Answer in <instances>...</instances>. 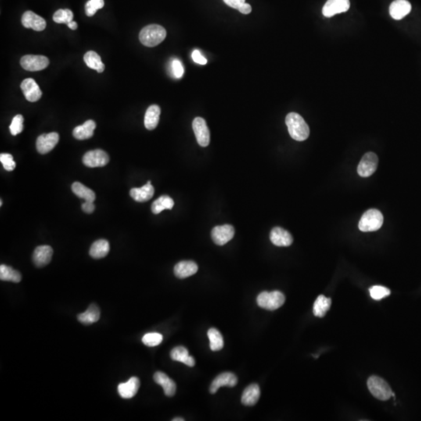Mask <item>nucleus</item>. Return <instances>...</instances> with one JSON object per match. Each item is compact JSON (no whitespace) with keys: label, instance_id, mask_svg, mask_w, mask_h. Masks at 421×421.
<instances>
[{"label":"nucleus","instance_id":"nucleus-1","mask_svg":"<svg viewBox=\"0 0 421 421\" xmlns=\"http://www.w3.org/2000/svg\"><path fill=\"white\" fill-rule=\"evenodd\" d=\"M286 123L289 135L295 141H303L308 138L310 128L305 120L298 113H289L286 116Z\"/></svg>","mask_w":421,"mask_h":421},{"label":"nucleus","instance_id":"nucleus-2","mask_svg":"<svg viewBox=\"0 0 421 421\" xmlns=\"http://www.w3.org/2000/svg\"><path fill=\"white\" fill-rule=\"evenodd\" d=\"M166 38V30L163 26L150 24L141 30L139 39L147 47L157 46Z\"/></svg>","mask_w":421,"mask_h":421},{"label":"nucleus","instance_id":"nucleus-3","mask_svg":"<svg viewBox=\"0 0 421 421\" xmlns=\"http://www.w3.org/2000/svg\"><path fill=\"white\" fill-rule=\"evenodd\" d=\"M368 387L372 396L382 401H386L392 396H394L389 384L380 377H370L368 380Z\"/></svg>","mask_w":421,"mask_h":421},{"label":"nucleus","instance_id":"nucleus-4","mask_svg":"<svg viewBox=\"0 0 421 421\" xmlns=\"http://www.w3.org/2000/svg\"><path fill=\"white\" fill-rule=\"evenodd\" d=\"M286 300L283 293L279 291L262 292L257 296V303L259 307L268 311H275L282 307Z\"/></svg>","mask_w":421,"mask_h":421},{"label":"nucleus","instance_id":"nucleus-5","mask_svg":"<svg viewBox=\"0 0 421 421\" xmlns=\"http://www.w3.org/2000/svg\"><path fill=\"white\" fill-rule=\"evenodd\" d=\"M383 221V215L380 210L370 209L361 217L359 222V228L362 232L377 231L382 227Z\"/></svg>","mask_w":421,"mask_h":421},{"label":"nucleus","instance_id":"nucleus-6","mask_svg":"<svg viewBox=\"0 0 421 421\" xmlns=\"http://www.w3.org/2000/svg\"><path fill=\"white\" fill-rule=\"evenodd\" d=\"M379 165V158L374 152L365 154L357 167V173L362 177H368L376 171Z\"/></svg>","mask_w":421,"mask_h":421},{"label":"nucleus","instance_id":"nucleus-7","mask_svg":"<svg viewBox=\"0 0 421 421\" xmlns=\"http://www.w3.org/2000/svg\"><path fill=\"white\" fill-rule=\"evenodd\" d=\"M49 64V60L44 55H26L20 59V65L27 71H40Z\"/></svg>","mask_w":421,"mask_h":421},{"label":"nucleus","instance_id":"nucleus-8","mask_svg":"<svg viewBox=\"0 0 421 421\" xmlns=\"http://www.w3.org/2000/svg\"><path fill=\"white\" fill-rule=\"evenodd\" d=\"M109 162V156L105 151L101 149L90 151L87 152L83 157V163L84 166L90 168L103 167Z\"/></svg>","mask_w":421,"mask_h":421},{"label":"nucleus","instance_id":"nucleus-9","mask_svg":"<svg viewBox=\"0 0 421 421\" xmlns=\"http://www.w3.org/2000/svg\"><path fill=\"white\" fill-rule=\"evenodd\" d=\"M193 130L199 145L202 147L209 146L210 143V131L206 120L202 117H196L193 121Z\"/></svg>","mask_w":421,"mask_h":421},{"label":"nucleus","instance_id":"nucleus-10","mask_svg":"<svg viewBox=\"0 0 421 421\" xmlns=\"http://www.w3.org/2000/svg\"><path fill=\"white\" fill-rule=\"evenodd\" d=\"M59 141V135L57 133L41 134L36 141V148L38 153L41 155L48 153L55 148Z\"/></svg>","mask_w":421,"mask_h":421},{"label":"nucleus","instance_id":"nucleus-11","mask_svg":"<svg viewBox=\"0 0 421 421\" xmlns=\"http://www.w3.org/2000/svg\"><path fill=\"white\" fill-rule=\"evenodd\" d=\"M235 229L230 225H218L213 228L211 238L215 244L222 246L233 238Z\"/></svg>","mask_w":421,"mask_h":421},{"label":"nucleus","instance_id":"nucleus-12","mask_svg":"<svg viewBox=\"0 0 421 421\" xmlns=\"http://www.w3.org/2000/svg\"><path fill=\"white\" fill-rule=\"evenodd\" d=\"M350 7V0H328L323 6L322 13L325 17H332L348 11Z\"/></svg>","mask_w":421,"mask_h":421},{"label":"nucleus","instance_id":"nucleus-13","mask_svg":"<svg viewBox=\"0 0 421 421\" xmlns=\"http://www.w3.org/2000/svg\"><path fill=\"white\" fill-rule=\"evenodd\" d=\"M22 92L28 102H34L39 100L42 95L39 86L32 78H27L20 84Z\"/></svg>","mask_w":421,"mask_h":421},{"label":"nucleus","instance_id":"nucleus-14","mask_svg":"<svg viewBox=\"0 0 421 421\" xmlns=\"http://www.w3.org/2000/svg\"><path fill=\"white\" fill-rule=\"evenodd\" d=\"M237 377L234 374L231 373V372L221 373L214 379L212 383L210 385L209 391L211 394H214V393H217L219 388L222 387V386L234 387L237 385Z\"/></svg>","mask_w":421,"mask_h":421},{"label":"nucleus","instance_id":"nucleus-15","mask_svg":"<svg viewBox=\"0 0 421 421\" xmlns=\"http://www.w3.org/2000/svg\"><path fill=\"white\" fill-rule=\"evenodd\" d=\"M22 24L26 28H32L36 31L45 30L46 21L44 18L36 14L32 11H26L21 18Z\"/></svg>","mask_w":421,"mask_h":421},{"label":"nucleus","instance_id":"nucleus-16","mask_svg":"<svg viewBox=\"0 0 421 421\" xmlns=\"http://www.w3.org/2000/svg\"><path fill=\"white\" fill-rule=\"evenodd\" d=\"M52 254H53V250L50 246L42 245V246L36 247L33 253L34 264L38 268L45 267L50 263Z\"/></svg>","mask_w":421,"mask_h":421},{"label":"nucleus","instance_id":"nucleus-17","mask_svg":"<svg viewBox=\"0 0 421 421\" xmlns=\"http://www.w3.org/2000/svg\"><path fill=\"white\" fill-rule=\"evenodd\" d=\"M271 243L277 246H289L293 242V238L286 229L280 227H275L270 232Z\"/></svg>","mask_w":421,"mask_h":421},{"label":"nucleus","instance_id":"nucleus-18","mask_svg":"<svg viewBox=\"0 0 421 421\" xmlns=\"http://www.w3.org/2000/svg\"><path fill=\"white\" fill-rule=\"evenodd\" d=\"M411 4L407 0H395L389 6V13L395 20H402L411 13Z\"/></svg>","mask_w":421,"mask_h":421},{"label":"nucleus","instance_id":"nucleus-19","mask_svg":"<svg viewBox=\"0 0 421 421\" xmlns=\"http://www.w3.org/2000/svg\"><path fill=\"white\" fill-rule=\"evenodd\" d=\"M140 380L137 377H132L125 383L120 384L118 386V393L122 398L129 400L133 398L138 393L140 388Z\"/></svg>","mask_w":421,"mask_h":421},{"label":"nucleus","instance_id":"nucleus-20","mask_svg":"<svg viewBox=\"0 0 421 421\" xmlns=\"http://www.w3.org/2000/svg\"><path fill=\"white\" fill-rule=\"evenodd\" d=\"M153 378L154 381L163 388L166 396L172 397L175 395L177 392V385L174 381L169 378L168 375L161 371H158L154 375Z\"/></svg>","mask_w":421,"mask_h":421},{"label":"nucleus","instance_id":"nucleus-21","mask_svg":"<svg viewBox=\"0 0 421 421\" xmlns=\"http://www.w3.org/2000/svg\"><path fill=\"white\" fill-rule=\"evenodd\" d=\"M155 194V189L151 184V181H148L142 188H133L130 191V195L134 201L138 202H146L151 200Z\"/></svg>","mask_w":421,"mask_h":421},{"label":"nucleus","instance_id":"nucleus-22","mask_svg":"<svg viewBox=\"0 0 421 421\" xmlns=\"http://www.w3.org/2000/svg\"><path fill=\"white\" fill-rule=\"evenodd\" d=\"M198 271V264L192 261H181L174 267V274L179 278H188L195 275Z\"/></svg>","mask_w":421,"mask_h":421},{"label":"nucleus","instance_id":"nucleus-23","mask_svg":"<svg viewBox=\"0 0 421 421\" xmlns=\"http://www.w3.org/2000/svg\"><path fill=\"white\" fill-rule=\"evenodd\" d=\"M260 396H261V390L258 385L251 384L243 391L241 397V402L243 405L252 407L257 404Z\"/></svg>","mask_w":421,"mask_h":421},{"label":"nucleus","instance_id":"nucleus-24","mask_svg":"<svg viewBox=\"0 0 421 421\" xmlns=\"http://www.w3.org/2000/svg\"><path fill=\"white\" fill-rule=\"evenodd\" d=\"M170 357L174 361L184 363L187 366L195 367V360L192 356H190L188 349L184 346H177L172 350Z\"/></svg>","mask_w":421,"mask_h":421},{"label":"nucleus","instance_id":"nucleus-25","mask_svg":"<svg viewBox=\"0 0 421 421\" xmlns=\"http://www.w3.org/2000/svg\"><path fill=\"white\" fill-rule=\"evenodd\" d=\"M95 128H96V123L95 121L88 120L83 125L78 126L74 128L73 131V137L80 141L89 139L92 138Z\"/></svg>","mask_w":421,"mask_h":421},{"label":"nucleus","instance_id":"nucleus-26","mask_svg":"<svg viewBox=\"0 0 421 421\" xmlns=\"http://www.w3.org/2000/svg\"><path fill=\"white\" fill-rule=\"evenodd\" d=\"M161 109L159 105H152L147 109L145 116V126L149 131L157 127L160 118Z\"/></svg>","mask_w":421,"mask_h":421},{"label":"nucleus","instance_id":"nucleus-27","mask_svg":"<svg viewBox=\"0 0 421 421\" xmlns=\"http://www.w3.org/2000/svg\"><path fill=\"white\" fill-rule=\"evenodd\" d=\"M100 318V310L98 306L91 304L85 312L77 315V320L80 323L88 325L95 323Z\"/></svg>","mask_w":421,"mask_h":421},{"label":"nucleus","instance_id":"nucleus-28","mask_svg":"<svg viewBox=\"0 0 421 421\" xmlns=\"http://www.w3.org/2000/svg\"><path fill=\"white\" fill-rule=\"evenodd\" d=\"M110 250L109 243L105 239H98L91 245L90 255L95 259H101L107 256Z\"/></svg>","mask_w":421,"mask_h":421},{"label":"nucleus","instance_id":"nucleus-29","mask_svg":"<svg viewBox=\"0 0 421 421\" xmlns=\"http://www.w3.org/2000/svg\"><path fill=\"white\" fill-rule=\"evenodd\" d=\"M331 304H332V300L330 298H328L324 295H320L318 298L316 299L314 307H313V313L314 316L318 318H323L330 309Z\"/></svg>","mask_w":421,"mask_h":421},{"label":"nucleus","instance_id":"nucleus-30","mask_svg":"<svg viewBox=\"0 0 421 421\" xmlns=\"http://www.w3.org/2000/svg\"><path fill=\"white\" fill-rule=\"evenodd\" d=\"M84 63L88 67L96 70L98 73H102L105 70V65L102 62L100 55L94 51H89L84 55Z\"/></svg>","mask_w":421,"mask_h":421},{"label":"nucleus","instance_id":"nucleus-31","mask_svg":"<svg viewBox=\"0 0 421 421\" xmlns=\"http://www.w3.org/2000/svg\"><path fill=\"white\" fill-rule=\"evenodd\" d=\"M71 189L73 193L81 199H84L85 202H95V192L87 188L84 184L79 182L73 183L71 186Z\"/></svg>","mask_w":421,"mask_h":421},{"label":"nucleus","instance_id":"nucleus-32","mask_svg":"<svg viewBox=\"0 0 421 421\" xmlns=\"http://www.w3.org/2000/svg\"><path fill=\"white\" fill-rule=\"evenodd\" d=\"M21 275L16 270L5 264H1L0 266V279L1 280L17 283L21 281Z\"/></svg>","mask_w":421,"mask_h":421},{"label":"nucleus","instance_id":"nucleus-33","mask_svg":"<svg viewBox=\"0 0 421 421\" xmlns=\"http://www.w3.org/2000/svg\"><path fill=\"white\" fill-rule=\"evenodd\" d=\"M173 206H174V202L173 198L167 195H163L153 202L152 206V211L154 214H159L166 209L171 210Z\"/></svg>","mask_w":421,"mask_h":421},{"label":"nucleus","instance_id":"nucleus-34","mask_svg":"<svg viewBox=\"0 0 421 421\" xmlns=\"http://www.w3.org/2000/svg\"><path fill=\"white\" fill-rule=\"evenodd\" d=\"M208 336L210 340V348L212 351H219L223 348L224 340L219 331L216 329H210L208 332Z\"/></svg>","mask_w":421,"mask_h":421},{"label":"nucleus","instance_id":"nucleus-35","mask_svg":"<svg viewBox=\"0 0 421 421\" xmlns=\"http://www.w3.org/2000/svg\"><path fill=\"white\" fill-rule=\"evenodd\" d=\"M73 12L69 9H58L52 16V19L55 23L65 24H68L70 22L73 21Z\"/></svg>","mask_w":421,"mask_h":421},{"label":"nucleus","instance_id":"nucleus-36","mask_svg":"<svg viewBox=\"0 0 421 421\" xmlns=\"http://www.w3.org/2000/svg\"><path fill=\"white\" fill-rule=\"evenodd\" d=\"M163 337L160 333L158 332H150L146 334L142 338V342L145 346L149 347L159 346L163 342Z\"/></svg>","mask_w":421,"mask_h":421},{"label":"nucleus","instance_id":"nucleus-37","mask_svg":"<svg viewBox=\"0 0 421 421\" xmlns=\"http://www.w3.org/2000/svg\"><path fill=\"white\" fill-rule=\"evenodd\" d=\"M371 297L375 300H380L389 296L391 292L388 288L382 286H372L369 289Z\"/></svg>","mask_w":421,"mask_h":421},{"label":"nucleus","instance_id":"nucleus-38","mask_svg":"<svg viewBox=\"0 0 421 421\" xmlns=\"http://www.w3.org/2000/svg\"><path fill=\"white\" fill-rule=\"evenodd\" d=\"M104 5V0H89L85 5L86 14L88 16H94L97 10L103 8Z\"/></svg>","mask_w":421,"mask_h":421},{"label":"nucleus","instance_id":"nucleus-39","mask_svg":"<svg viewBox=\"0 0 421 421\" xmlns=\"http://www.w3.org/2000/svg\"><path fill=\"white\" fill-rule=\"evenodd\" d=\"M23 117L22 115H16L13 117L9 126V131L13 136L20 134L23 130Z\"/></svg>","mask_w":421,"mask_h":421},{"label":"nucleus","instance_id":"nucleus-40","mask_svg":"<svg viewBox=\"0 0 421 421\" xmlns=\"http://www.w3.org/2000/svg\"><path fill=\"white\" fill-rule=\"evenodd\" d=\"M0 162L6 171H13L16 168V163L10 154L2 153L0 155Z\"/></svg>","mask_w":421,"mask_h":421},{"label":"nucleus","instance_id":"nucleus-41","mask_svg":"<svg viewBox=\"0 0 421 421\" xmlns=\"http://www.w3.org/2000/svg\"><path fill=\"white\" fill-rule=\"evenodd\" d=\"M172 69H173V74L177 78H181L184 75V70L182 63L177 59L173 60L172 63Z\"/></svg>","mask_w":421,"mask_h":421},{"label":"nucleus","instance_id":"nucleus-42","mask_svg":"<svg viewBox=\"0 0 421 421\" xmlns=\"http://www.w3.org/2000/svg\"><path fill=\"white\" fill-rule=\"evenodd\" d=\"M192 59L195 63L200 65H206L207 63V59L204 57L203 55L198 50H195L192 53Z\"/></svg>","mask_w":421,"mask_h":421},{"label":"nucleus","instance_id":"nucleus-43","mask_svg":"<svg viewBox=\"0 0 421 421\" xmlns=\"http://www.w3.org/2000/svg\"><path fill=\"white\" fill-rule=\"evenodd\" d=\"M225 3L233 9H239L241 5L245 3V0H223Z\"/></svg>","mask_w":421,"mask_h":421},{"label":"nucleus","instance_id":"nucleus-44","mask_svg":"<svg viewBox=\"0 0 421 421\" xmlns=\"http://www.w3.org/2000/svg\"><path fill=\"white\" fill-rule=\"evenodd\" d=\"M95 209V206L94 205V202H85L82 205L83 211L87 213V214H91V213L94 212Z\"/></svg>","mask_w":421,"mask_h":421},{"label":"nucleus","instance_id":"nucleus-45","mask_svg":"<svg viewBox=\"0 0 421 421\" xmlns=\"http://www.w3.org/2000/svg\"><path fill=\"white\" fill-rule=\"evenodd\" d=\"M238 10L241 13H243V14H249L252 11L251 5L248 3H243V5H241L240 7L238 9Z\"/></svg>","mask_w":421,"mask_h":421},{"label":"nucleus","instance_id":"nucleus-46","mask_svg":"<svg viewBox=\"0 0 421 421\" xmlns=\"http://www.w3.org/2000/svg\"><path fill=\"white\" fill-rule=\"evenodd\" d=\"M67 26L71 30H76L77 28V23L75 21L70 22V23H68Z\"/></svg>","mask_w":421,"mask_h":421},{"label":"nucleus","instance_id":"nucleus-47","mask_svg":"<svg viewBox=\"0 0 421 421\" xmlns=\"http://www.w3.org/2000/svg\"><path fill=\"white\" fill-rule=\"evenodd\" d=\"M173 421H184V418H176L174 419H173Z\"/></svg>","mask_w":421,"mask_h":421},{"label":"nucleus","instance_id":"nucleus-48","mask_svg":"<svg viewBox=\"0 0 421 421\" xmlns=\"http://www.w3.org/2000/svg\"><path fill=\"white\" fill-rule=\"evenodd\" d=\"M2 206V200H1V202H0V206Z\"/></svg>","mask_w":421,"mask_h":421}]
</instances>
